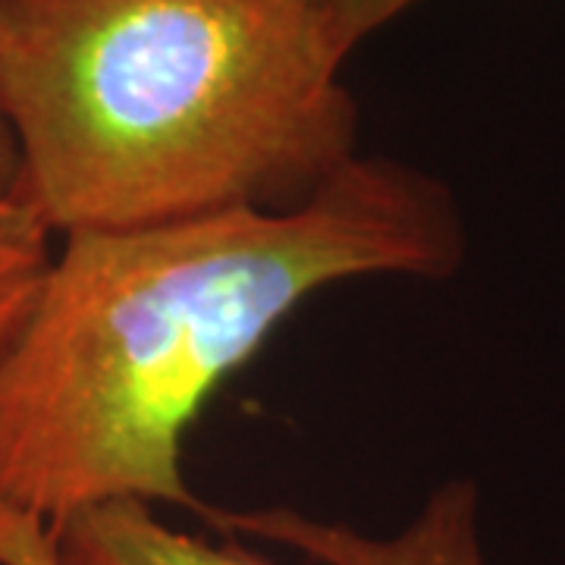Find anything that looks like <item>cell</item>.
I'll return each mask as SVG.
<instances>
[{"instance_id": "ba28073f", "label": "cell", "mask_w": 565, "mask_h": 565, "mask_svg": "<svg viewBox=\"0 0 565 565\" xmlns=\"http://www.w3.org/2000/svg\"><path fill=\"white\" fill-rule=\"evenodd\" d=\"M308 3H318V7H323V3H327V0H308Z\"/></svg>"}, {"instance_id": "8992f818", "label": "cell", "mask_w": 565, "mask_h": 565, "mask_svg": "<svg viewBox=\"0 0 565 565\" xmlns=\"http://www.w3.org/2000/svg\"><path fill=\"white\" fill-rule=\"evenodd\" d=\"M418 3L422 0H327L323 17H327L337 47L349 57L364 39H371L374 32L399 20L405 10Z\"/></svg>"}, {"instance_id": "3957f363", "label": "cell", "mask_w": 565, "mask_h": 565, "mask_svg": "<svg viewBox=\"0 0 565 565\" xmlns=\"http://www.w3.org/2000/svg\"><path fill=\"white\" fill-rule=\"evenodd\" d=\"M204 525L230 537H262L321 565H484L478 534V487L468 478L440 484L415 522L393 537H371L340 522L308 519L296 509L204 505Z\"/></svg>"}, {"instance_id": "5b68a950", "label": "cell", "mask_w": 565, "mask_h": 565, "mask_svg": "<svg viewBox=\"0 0 565 565\" xmlns=\"http://www.w3.org/2000/svg\"><path fill=\"white\" fill-rule=\"evenodd\" d=\"M51 233L20 202L0 199V340L20 321L51 264Z\"/></svg>"}, {"instance_id": "277c9868", "label": "cell", "mask_w": 565, "mask_h": 565, "mask_svg": "<svg viewBox=\"0 0 565 565\" xmlns=\"http://www.w3.org/2000/svg\"><path fill=\"white\" fill-rule=\"evenodd\" d=\"M221 544L163 525L154 505L110 500L70 515L51 534V565H274L239 537Z\"/></svg>"}, {"instance_id": "52a82bcc", "label": "cell", "mask_w": 565, "mask_h": 565, "mask_svg": "<svg viewBox=\"0 0 565 565\" xmlns=\"http://www.w3.org/2000/svg\"><path fill=\"white\" fill-rule=\"evenodd\" d=\"M13 180H17V148H13L7 122L0 117V199H10Z\"/></svg>"}, {"instance_id": "6da1fadb", "label": "cell", "mask_w": 565, "mask_h": 565, "mask_svg": "<svg viewBox=\"0 0 565 565\" xmlns=\"http://www.w3.org/2000/svg\"><path fill=\"white\" fill-rule=\"evenodd\" d=\"M468 255L452 189L359 154L296 207L63 236L0 340V565L110 500L204 505L185 437L214 393L327 286L449 280Z\"/></svg>"}, {"instance_id": "7a4b0ae2", "label": "cell", "mask_w": 565, "mask_h": 565, "mask_svg": "<svg viewBox=\"0 0 565 565\" xmlns=\"http://www.w3.org/2000/svg\"><path fill=\"white\" fill-rule=\"evenodd\" d=\"M308 0H0V117L51 236L308 202L359 104Z\"/></svg>"}]
</instances>
